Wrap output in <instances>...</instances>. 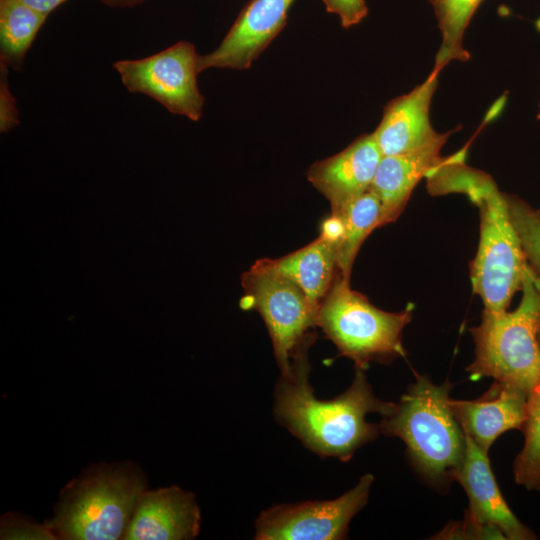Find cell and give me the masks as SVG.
Masks as SVG:
<instances>
[{"label":"cell","mask_w":540,"mask_h":540,"mask_svg":"<svg viewBox=\"0 0 540 540\" xmlns=\"http://www.w3.org/2000/svg\"><path fill=\"white\" fill-rule=\"evenodd\" d=\"M315 336L294 353L290 372L281 375L275 389L277 422L321 457L348 461L355 451L375 440L379 425L366 421L368 413L388 415L393 402L377 398L363 369L342 394L331 400L318 399L309 381L308 351Z\"/></svg>","instance_id":"1"},{"label":"cell","mask_w":540,"mask_h":540,"mask_svg":"<svg viewBox=\"0 0 540 540\" xmlns=\"http://www.w3.org/2000/svg\"><path fill=\"white\" fill-rule=\"evenodd\" d=\"M148 480L131 460L89 465L60 491L45 521L57 540L123 539Z\"/></svg>","instance_id":"2"},{"label":"cell","mask_w":540,"mask_h":540,"mask_svg":"<svg viewBox=\"0 0 540 540\" xmlns=\"http://www.w3.org/2000/svg\"><path fill=\"white\" fill-rule=\"evenodd\" d=\"M451 388L448 380L437 385L417 374L378 424L384 435L404 441L415 469L439 488L455 480L465 455V434L450 405Z\"/></svg>","instance_id":"3"},{"label":"cell","mask_w":540,"mask_h":540,"mask_svg":"<svg viewBox=\"0 0 540 540\" xmlns=\"http://www.w3.org/2000/svg\"><path fill=\"white\" fill-rule=\"evenodd\" d=\"M521 291L516 309H484L470 329L475 358L466 370L472 379L492 377L529 394L540 385V277L531 267Z\"/></svg>","instance_id":"4"},{"label":"cell","mask_w":540,"mask_h":540,"mask_svg":"<svg viewBox=\"0 0 540 540\" xmlns=\"http://www.w3.org/2000/svg\"><path fill=\"white\" fill-rule=\"evenodd\" d=\"M411 319V309H379L338 275L319 305L317 326L340 355L364 370L370 362L386 363L405 355L401 337Z\"/></svg>","instance_id":"5"},{"label":"cell","mask_w":540,"mask_h":540,"mask_svg":"<svg viewBox=\"0 0 540 540\" xmlns=\"http://www.w3.org/2000/svg\"><path fill=\"white\" fill-rule=\"evenodd\" d=\"M468 198L477 206L480 220L478 249L470 265L472 289L484 309L505 311L521 290L530 266L510 219L505 194L494 181L487 177Z\"/></svg>","instance_id":"6"},{"label":"cell","mask_w":540,"mask_h":540,"mask_svg":"<svg viewBox=\"0 0 540 540\" xmlns=\"http://www.w3.org/2000/svg\"><path fill=\"white\" fill-rule=\"evenodd\" d=\"M241 306L257 311L268 330L281 375L291 369L298 348L314 333L318 308L290 279L277 272L266 259L256 261L243 273Z\"/></svg>","instance_id":"7"},{"label":"cell","mask_w":540,"mask_h":540,"mask_svg":"<svg viewBox=\"0 0 540 540\" xmlns=\"http://www.w3.org/2000/svg\"><path fill=\"white\" fill-rule=\"evenodd\" d=\"M198 59L194 45L181 41L146 58L117 61L114 68L130 92L145 94L169 112L198 121L205 103L197 84Z\"/></svg>","instance_id":"8"},{"label":"cell","mask_w":540,"mask_h":540,"mask_svg":"<svg viewBox=\"0 0 540 540\" xmlns=\"http://www.w3.org/2000/svg\"><path fill=\"white\" fill-rule=\"evenodd\" d=\"M372 474L340 497L274 505L260 513L255 522L258 540H340L347 538L349 523L366 505Z\"/></svg>","instance_id":"9"},{"label":"cell","mask_w":540,"mask_h":540,"mask_svg":"<svg viewBox=\"0 0 540 540\" xmlns=\"http://www.w3.org/2000/svg\"><path fill=\"white\" fill-rule=\"evenodd\" d=\"M438 72L407 94L389 101L372 133L383 156L441 150L451 132L439 133L430 122L432 97L438 86Z\"/></svg>","instance_id":"10"},{"label":"cell","mask_w":540,"mask_h":540,"mask_svg":"<svg viewBox=\"0 0 540 540\" xmlns=\"http://www.w3.org/2000/svg\"><path fill=\"white\" fill-rule=\"evenodd\" d=\"M295 0H250L212 52L199 55L198 70L248 69L284 28Z\"/></svg>","instance_id":"11"},{"label":"cell","mask_w":540,"mask_h":540,"mask_svg":"<svg viewBox=\"0 0 540 540\" xmlns=\"http://www.w3.org/2000/svg\"><path fill=\"white\" fill-rule=\"evenodd\" d=\"M201 513L195 495L179 486L146 489L139 497L124 540H191Z\"/></svg>","instance_id":"12"},{"label":"cell","mask_w":540,"mask_h":540,"mask_svg":"<svg viewBox=\"0 0 540 540\" xmlns=\"http://www.w3.org/2000/svg\"><path fill=\"white\" fill-rule=\"evenodd\" d=\"M465 434V433H464ZM467 493L469 509L465 516L472 521L498 529L509 540L535 539L508 507L491 470L488 452L465 434V455L455 475Z\"/></svg>","instance_id":"13"},{"label":"cell","mask_w":540,"mask_h":540,"mask_svg":"<svg viewBox=\"0 0 540 540\" xmlns=\"http://www.w3.org/2000/svg\"><path fill=\"white\" fill-rule=\"evenodd\" d=\"M382 157L373 134H363L339 153L313 163L307 177L335 212L370 189Z\"/></svg>","instance_id":"14"},{"label":"cell","mask_w":540,"mask_h":540,"mask_svg":"<svg viewBox=\"0 0 540 540\" xmlns=\"http://www.w3.org/2000/svg\"><path fill=\"white\" fill-rule=\"evenodd\" d=\"M527 396L518 387L495 380L479 399H451L450 405L464 433L488 452L501 434L523 430Z\"/></svg>","instance_id":"15"},{"label":"cell","mask_w":540,"mask_h":540,"mask_svg":"<svg viewBox=\"0 0 540 540\" xmlns=\"http://www.w3.org/2000/svg\"><path fill=\"white\" fill-rule=\"evenodd\" d=\"M445 159L440 155V150L381 158L369 190L381 202L382 226L400 216L416 185Z\"/></svg>","instance_id":"16"},{"label":"cell","mask_w":540,"mask_h":540,"mask_svg":"<svg viewBox=\"0 0 540 540\" xmlns=\"http://www.w3.org/2000/svg\"><path fill=\"white\" fill-rule=\"evenodd\" d=\"M336 246L334 235L322 228L320 235L308 245L281 258L267 260L277 272L295 283L319 309L339 275Z\"/></svg>","instance_id":"17"},{"label":"cell","mask_w":540,"mask_h":540,"mask_svg":"<svg viewBox=\"0 0 540 540\" xmlns=\"http://www.w3.org/2000/svg\"><path fill=\"white\" fill-rule=\"evenodd\" d=\"M330 217L336 232L338 272L343 279L350 281L352 266L362 243L374 229L382 226L381 202L368 190L331 212Z\"/></svg>","instance_id":"18"},{"label":"cell","mask_w":540,"mask_h":540,"mask_svg":"<svg viewBox=\"0 0 540 540\" xmlns=\"http://www.w3.org/2000/svg\"><path fill=\"white\" fill-rule=\"evenodd\" d=\"M47 16L22 0H0V62L15 70L21 69Z\"/></svg>","instance_id":"19"},{"label":"cell","mask_w":540,"mask_h":540,"mask_svg":"<svg viewBox=\"0 0 540 540\" xmlns=\"http://www.w3.org/2000/svg\"><path fill=\"white\" fill-rule=\"evenodd\" d=\"M483 0H429L433 7L441 45L432 71L440 73L451 61H468L469 52L464 48L465 30Z\"/></svg>","instance_id":"20"},{"label":"cell","mask_w":540,"mask_h":540,"mask_svg":"<svg viewBox=\"0 0 540 540\" xmlns=\"http://www.w3.org/2000/svg\"><path fill=\"white\" fill-rule=\"evenodd\" d=\"M522 431L525 443L514 461V478L528 490H540V385L527 396Z\"/></svg>","instance_id":"21"},{"label":"cell","mask_w":540,"mask_h":540,"mask_svg":"<svg viewBox=\"0 0 540 540\" xmlns=\"http://www.w3.org/2000/svg\"><path fill=\"white\" fill-rule=\"evenodd\" d=\"M505 197L528 264L540 277V214L516 196L505 194Z\"/></svg>","instance_id":"22"},{"label":"cell","mask_w":540,"mask_h":540,"mask_svg":"<svg viewBox=\"0 0 540 540\" xmlns=\"http://www.w3.org/2000/svg\"><path fill=\"white\" fill-rule=\"evenodd\" d=\"M0 538L3 540H57L45 522L38 523L16 512L1 516Z\"/></svg>","instance_id":"23"},{"label":"cell","mask_w":540,"mask_h":540,"mask_svg":"<svg viewBox=\"0 0 540 540\" xmlns=\"http://www.w3.org/2000/svg\"><path fill=\"white\" fill-rule=\"evenodd\" d=\"M437 538L505 539L504 535L498 529L492 526L478 524L466 516L463 522H457L453 526L444 528L438 534Z\"/></svg>","instance_id":"24"},{"label":"cell","mask_w":540,"mask_h":540,"mask_svg":"<svg viewBox=\"0 0 540 540\" xmlns=\"http://www.w3.org/2000/svg\"><path fill=\"white\" fill-rule=\"evenodd\" d=\"M326 11L339 16L340 24L350 28L360 23L368 14L365 0H322Z\"/></svg>","instance_id":"25"},{"label":"cell","mask_w":540,"mask_h":540,"mask_svg":"<svg viewBox=\"0 0 540 540\" xmlns=\"http://www.w3.org/2000/svg\"><path fill=\"white\" fill-rule=\"evenodd\" d=\"M7 66L1 63L0 128L7 132L19 123L15 99L7 84Z\"/></svg>","instance_id":"26"},{"label":"cell","mask_w":540,"mask_h":540,"mask_svg":"<svg viewBox=\"0 0 540 540\" xmlns=\"http://www.w3.org/2000/svg\"><path fill=\"white\" fill-rule=\"evenodd\" d=\"M22 1L26 3L27 5L31 6L32 8L38 10L39 12H42L48 15L50 12H52L59 5L63 4L67 0H22Z\"/></svg>","instance_id":"27"},{"label":"cell","mask_w":540,"mask_h":540,"mask_svg":"<svg viewBox=\"0 0 540 540\" xmlns=\"http://www.w3.org/2000/svg\"><path fill=\"white\" fill-rule=\"evenodd\" d=\"M104 4L113 7H131L138 4H142L147 0H100Z\"/></svg>","instance_id":"28"},{"label":"cell","mask_w":540,"mask_h":540,"mask_svg":"<svg viewBox=\"0 0 540 540\" xmlns=\"http://www.w3.org/2000/svg\"><path fill=\"white\" fill-rule=\"evenodd\" d=\"M537 118L540 120V106H539V112L537 114Z\"/></svg>","instance_id":"29"},{"label":"cell","mask_w":540,"mask_h":540,"mask_svg":"<svg viewBox=\"0 0 540 540\" xmlns=\"http://www.w3.org/2000/svg\"><path fill=\"white\" fill-rule=\"evenodd\" d=\"M537 212L540 214V209H537Z\"/></svg>","instance_id":"30"}]
</instances>
